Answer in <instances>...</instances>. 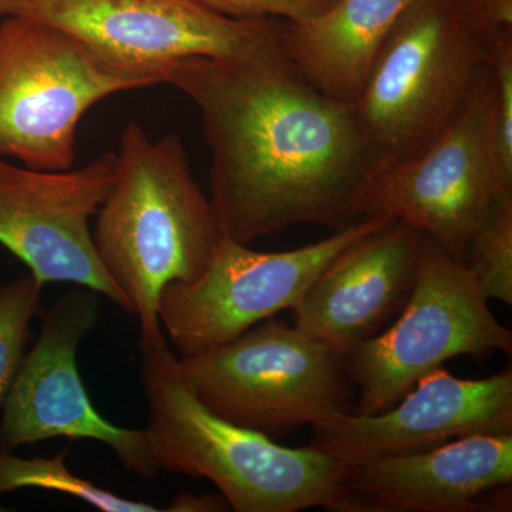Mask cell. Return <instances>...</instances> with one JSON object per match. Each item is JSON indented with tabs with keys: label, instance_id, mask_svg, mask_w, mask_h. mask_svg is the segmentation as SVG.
<instances>
[{
	"label": "cell",
	"instance_id": "277c9868",
	"mask_svg": "<svg viewBox=\"0 0 512 512\" xmlns=\"http://www.w3.org/2000/svg\"><path fill=\"white\" fill-rule=\"evenodd\" d=\"M490 39L458 0H414L384 39L353 111L379 168L420 154L457 116Z\"/></svg>",
	"mask_w": 512,
	"mask_h": 512
},
{
	"label": "cell",
	"instance_id": "e0dca14e",
	"mask_svg": "<svg viewBox=\"0 0 512 512\" xmlns=\"http://www.w3.org/2000/svg\"><path fill=\"white\" fill-rule=\"evenodd\" d=\"M69 450L50 458H23L0 448V495L39 488L77 498L103 512H160L165 508L144 501L128 500L113 491L97 487L92 481L69 470Z\"/></svg>",
	"mask_w": 512,
	"mask_h": 512
},
{
	"label": "cell",
	"instance_id": "ffe728a7",
	"mask_svg": "<svg viewBox=\"0 0 512 512\" xmlns=\"http://www.w3.org/2000/svg\"><path fill=\"white\" fill-rule=\"evenodd\" d=\"M487 63L493 84L495 151L501 174L512 185V32L491 37Z\"/></svg>",
	"mask_w": 512,
	"mask_h": 512
},
{
	"label": "cell",
	"instance_id": "ac0fdd59",
	"mask_svg": "<svg viewBox=\"0 0 512 512\" xmlns=\"http://www.w3.org/2000/svg\"><path fill=\"white\" fill-rule=\"evenodd\" d=\"M463 265L488 301L512 305V191L495 198L468 241Z\"/></svg>",
	"mask_w": 512,
	"mask_h": 512
},
{
	"label": "cell",
	"instance_id": "2e32d148",
	"mask_svg": "<svg viewBox=\"0 0 512 512\" xmlns=\"http://www.w3.org/2000/svg\"><path fill=\"white\" fill-rule=\"evenodd\" d=\"M413 2L336 0L316 18L286 20V56L320 92L352 104L384 39Z\"/></svg>",
	"mask_w": 512,
	"mask_h": 512
},
{
	"label": "cell",
	"instance_id": "6da1fadb",
	"mask_svg": "<svg viewBox=\"0 0 512 512\" xmlns=\"http://www.w3.org/2000/svg\"><path fill=\"white\" fill-rule=\"evenodd\" d=\"M163 83L200 110L211 150V204L239 244L293 225L362 220L379 164L353 106L320 92L288 57L228 63L192 57Z\"/></svg>",
	"mask_w": 512,
	"mask_h": 512
},
{
	"label": "cell",
	"instance_id": "5b68a950",
	"mask_svg": "<svg viewBox=\"0 0 512 512\" xmlns=\"http://www.w3.org/2000/svg\"><path fill=\"white\" fill-rule=\"evenodd\" d=\"M178 372L211 412L271 439L352 413L353 382L342 353L276 320L178 357Z\"/></svg>",
	"mask_w": 512,
	"mask_h": 512
},
{
	"label": "cell",
	"instance_id": "9c48e42d",
	"mask_svg": "<svg viewBox=\"0 0 512 512\" xmlns=\"http://www.w3.org/2000/svg\"><path fill=\"white\" fill-rule=\"evenodd\" d=\"M512 191L498 165L493 84L485 64L457 116L426 150L382 165L367 185L363 217H387L463 264L471 235L498 195Z\"/></svg>",
	"mask_w": 512,
	"mask_h": 512
},
{
	"label": "cell",
	"instance_id": "4fadbf2b",
	"mask_svg": "<svg viewBox=\"0 0 512 512\" xmlns=\"http://www.w3.org/2000/svg\"><path fill=\"white\" fill-rule=\"evenodd\" d=\"M312 429L311 446L345 467L420 453L471 434H512V370L471 380L440 367L382 413L333 414Z\"/></svg>",
	"mask_w": 512,
	"mask_h": 512
},
{
	"label": "cell",
	"instance_id": "9a60e30c",
	"mask_svg": "<svg viewBox=\"0 0 512 512\" xmlns=\"http://www.w3.org/2000/svg\"><path fill=\"white\" fill-rule=\"evenodd\" d=\"M512 484V434H471L349 467L350 512H474Z\"/></svg>",
	"mask_w": 512,
	"mask_h": 512
},
{
	"label": "cell",
	"instance_id": "8992f818",
	"mask_svg": "<svg viewBox=\"0 0 512 512\" xmlns=\"http://www.w3.org/2000/svg\"><path fill=\"white\" fill-rule=\"evenodd\" d=\"M6 16L66 30L113 69L153 86L192 57L228 63L288 57L286 20L227 18L192 0H0V18Z\"/></svg>",
	"mask_w": 512,
	"mask_h": 512
},
{
	"label": "cell",
	"instance_id": "52a82bcc",
	"mask_svg": "<svg viewBox=\"0 0 512 512\" xmlns=\"http://www.w3.org/2000/svg\"><path fill=\"white\" fill-rule=\"evenodd\" d=\"M153 84L113 69L66 30L18 16L0 20V157L66 171L80 120L99 101Z\"/></svg>",
	"mask_w": 512,
	"mask_h": 512
},
{
	"label": "cell",
	"instance_id": "5bb4252c",
	"mask_svg": "<svg viewBox=\"0 0 512 512\" xmlns=\"http://www.w3.org/2000/svg\"><path fill=\"white\" fill-rule=\"evenodd\" d=\"M421 234L390 220L342 252L292 308L293 325L345 355L375 338L412 295Z\"/></svg>",
	"mask_w": 512,
	"mask_h": 512
},
{
	"label": "cell",
	"instance_id": "d6986e66",
	"mask_svg": "<svg viewBox=\"0 0 512 512\" xmlns=\"http://www.w3.org/2000/svg\"><path fill=\"white\" fill-rule=\"evenodd\" d=\"M43 288L30 272L0 288V409L28 352L30 323L42 312Z\"/></svg>",
	"mask_w": 512,
	"mask_h": 512
},
{
	"label": "cell",
	"instance_id": "7c38bea8",
	"mask_svg": "<svg viewBox=\"0 0 512 512\" xmlns=\"http://www.w3.org/2000/svg\"><path fill=\"white\" fill-rule=\"evenodd\" d=\"M114 178L116 153L111 151L66 171L33 170L0 157V245L43 286H84L134 315L101 264L90 229Z\"/></svg>",
	"mask_w": 512,
	"mask_h": 512
},
{
	"label": "cell",
	"instance_id": "30bf717a",
	"mask_svg": "<svg viewBox=\"0 0 512 512\" xmlns=\"http://www.w3.org/2000/svg\"><path fill=\"white\" fill-rule=\"evenodd\" d=\"M390 220L365 217L322 241L285 252L254 251L224 237L198 278L168 285L161 293V328L181 356L225 345L292 309L343 249Z\"/></svg>",
	"mask_w": 512,
	"mask_h": 512
},
{
	"label": "cell",
	"instance_id": "3957f363",
	"mask_svg": "<svg viewBox=\"0 0 512 512\" xmlns=\"http://www.w3.org/2000/svg\"><path fill=\"white\" fill-rule=\"evenodd\" d=\"M148 439L160 470L207 478L235 512H350L349 467L222 419L194 396L167 340L140 350Z\"/></svg>",
	"mask_w": 512,
	"mask_h": 512
},
{
	"label": "cell",
	"instance_id": "cb8c5ba5",
	"mask_svg": "<svg viewBox=\"0 0 512 512\" xmlns=\"http://www.w3.org/2000/svg\"><path fill=\"white\" fill-rule=\"evenodd\" d=\"M3 511H8V510H6V508H5V507H3V504H2V503H0V512H3Z\"/></svg>",
	"mask_w": 512,
	"mask_h": 512
},
{
	"label": "cell",
	"instance_id": "7402d4cb",
	"mask_svg": "<svg viewBox=\"0 0 512 512\" xmlns=\"http://www.w3.org/2000/svg\"><path fill=\"white\" fill-rule=\"evenodd\" d=\"M468 19L488 39L512 32V0H458Z\"/></svg>",
	"mask_w": 512,
	"mask_h": 512
},
{
	"label": "cell",
	"instance_id": "ba28073f",
	"mask_svg": "<svg viewBox=\"0 0 512 512\" xmlns=\"http://www.w3.org/2000/svg\"><path fill=\"white\" fill-rule=\"evenodd\" d=\"M501 325L466 266L421 234L412 295L393 325L343 355L359 387L356 414L373 416L403 399L424 376L458 356L511 355Z\"/></svg>",
	"mask_w": 512,
	"mask_h": 512
},
{
	"label": "cell",
	"instance_id": "8fae6325",
	"mask_svg": "<svg viewBox=\"0 0 512 512\" xmlns=\"http://www.w3.org/2000/svg\"><path fill=\"white\" fill-rule=\"evenodd\" d=\"M99 318L100 293L84 286L40 312L39 336L2 407L0 448L15 451L55 439L97 441L128 473L156 480L161 470L146 427L126 429L101 416L80 376L77 352Z\"/></svg>",
	"mask_w": 512,
	"mask_h": 512
},
{
	"label": "cell",
	"instance_id": "603a6c76",
	"mask_svg": "<svg viewBox=\"0 0 512 512\" xmlns=\"http://www.w3.org/2000/svg\"><path fill=\"white\" fill-rule=\"evenodd\" d=\"M228 501L222 495L183 493L174 498L165 511L174 512H222L229 511Z\"/></svg>",
	"mask_w": 512,
	"mask_h": 512
},
{
	"label": "cell",
	"instance_id": "7a4b0ae2",
	"mask_svg": "<svg viewBox=\"0 0 512 512\" xmlns=\"http://www.w3.org/2000/svg\"><path fill=\"white\" fill-rule=\"evenodd\" d=\"M224 237L210 198L192 177L180 136L151 140L136 121L126 124L93 241L107 274L133 306L140 350L165 342L161 293L198 278Z\"/></svg>",
	"mask_w": 512,
	"mask_h": 512
},
{
	"label": "cell",
	"instance_id": "44dd1931",
	"mask_svg": "<svg viewBox=\"0 0 512 512\" xmlns=\"http://www.w3.org/2000/svg\"><path fill=\"white\" fill-rule=\"evenodd\" d=\"M204 8L234 19L275 18L303 22L322 15L336 0H192Z\"/></svg>",
	"mask_w": 512,
	"mask_h": 512
}]
</instances>
